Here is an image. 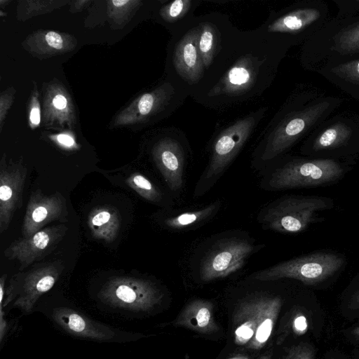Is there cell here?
<instances>
[{
	"instance_id": "obj_1",
	"label": "cell",
	"mask_w": 359,
	"mask_h": 359,
	"mask_svg": "<svg viewBox=\"0 0 359 359\" xmlns=\"http://www.w3.org/2000/svg\"><path fill=\"white\" fill-rule=\"evenodd\" d=\"M279 46L257 29L241 31L230 22L217 55L189 95L198 103L217 110L255 99L273 81Z\"/></svg>"
},
{
	"instance_id": "obj_2",
	"label": "cell",
	"mask_w": 359,
	"mask_h": 359,
	"mask_svg": "<svg viewBox=\"0 0 359 359\" xmlns=\"http://www.w3.org/2000/svg\"><path fill=\"white\" fill-rule=\"evenodd\" d=\"M284 297L273 292L253 290L238 294L225 303L227 329L222 352L260 355L275 348Z\"/></svg>"
},
{
	"instance_id": "obj_3",
	"label": "cell",
	"mask_w": 359,
	"mask_h": 359,
	"mask_svg": "<svg viewBox=\"0 0 359 359\" xmlns=\"http://www.w3.org/2000/svg\"><path fill=\"white\" fill-rule=\"evenodd\" d=\"M266 111V107L259 108L237 119L217 135L209 163L196 187V196L205 194L217 182L250 137Z\"/></svg>"
},
{
	"instance_id": "obj_4",
	"label": "cell",
	"mask_w": 359,
	"mask_h": 359,
	"mask_svg": "<svg viewBox=\"0 0 359 359\" xmlns=\"http://www.w3.org/2000/svg\"><path fill=\"white\" fill-rule=\"evenodd\" d=\"M104 305L137 315L154 314L162 308L165 293L154 282L133 276L109 278L97 293Z\"/></svg>"
},
{
	"instance_id": "obj_5",
	"label": "cell",
	"mask_w": 359,
	"mask_h": 359,
	"mask_svg": "<svg viewBox=\"0 0 359 359\" xmlns=\"http://www.w3.org/2000/svg\"><path fill=\"white\" fill-rule=\"evenodd\" d=\"M65 265L61 260L37 264L26 272L14 274L6 286L7 274L0 278V309L10 304L23 313H32L39 299L50 290L63 272Z\"/></svg>"
},
{
	"instance_id": "obj_6",
	"label": "cell",
	"mask_w": 359,
	"mask_h": 359,
	"mask_svg": "<svg viewBox=\"0 0 359 359\" xmlns=\"http://www.w3.org/2000/svg\"><path fill=\"white\" fill-rule=\"evenodd\" d=\"M330 205V200L322 196H285L262 212L260 222L266 229L280 233H300L315 221L318 212Z\"/></svg>"
},
{
	"instance_id": "obj_7",
	"label": "cell",
	"mask_w": 359,
	"mask_h": 359,
	"mask_svg": "<svg viewBox=\"0 0 359 359\" xmlns=\"http://www.w3.org/2000/svg\"><path fill=\"white\" fill-rule=\"evenodd\" d=\"M344 263L342 257L337 254L317 252L277 264L255 273L251 278L259 281L292 278L306 285H315L333 276Z\"/></svg>"
},
{
	"instance_id": "obj_8",
	"label": "cell",
	"mask_w": 359,
	"mask_h": 359,
	"mask_svg": "<svg viewBox=\"0 0 359 359\" xmlns=\"http://www.w3.org/2000/svg\"><path fill=\"white\" fill-rule=\"evenodd\" d=\"M198 19L194 17L173 32L172 83L188 95L201 81L205 69L198 47Z\"/></svg>"
},
{
	"instance_id": "obj_9",
	"label": "cell",
	"mask_w": 359,
	"mask_h": 359,
	"mask_svg": "<svg viewBox=\"0 0 359 359\" xmlns=\"http://www.w3.org/2000/svg\"><path fill=\"white\" fill-rule=\"evenodd\" d=\"M46 315L69 334L88 340L107 343H128L147 335L123 330L100 323L75 308L67 305L53 306Z\"/></svg>"
},
{
	"instance_id": "obj_10",
	"label": "cell",
	"mask_w": 359,
	"mask_h": 359,
	"mask_svg": "<svg viewBox=\"0 0 359 359\" xmlns=\"http://www.w3.org/2000/svg\"><path fill=\"white\" fill-rule=\"evenodd\" d=\"M329 105L319 103L303 111L272 120L264 130L257 149L262 161H269L287 149Z\"/></svg>"
},
{
	"instance_id": "obj_11",
	"label": "cell",
	"mask_w": 359,
	"mask_h": 359,
	"mask_svg": "<svg viewBox=\"0 0 359 359\" xmlns=\"http://www.w3.org/2000/svg\"><path fill=\"white\" fill-rule=\"evenodd\" d=\"M344 169L334 160H294L277 168L271 175L269 187L272 190L325 185L339 180Z\"/></svg>"
},
{
	"instance_id": "obj_12",
	"label": "cell",
	"mask_w": 359,
	"mask_h": 359,
	"mask_svg": "<svg viewBox=\"0 0 359 359\" xmlns=\"http://www.w3.org/2000/svg\"><path fill=\"white\" fill-rule=\"evenodd\" d=\"M255 250L252 243L243 238L232 237L219 241L201 259L200 279L206 283L229 276L241 269Z\"/></svg>"
},
{
	"instance_id": "obj_13",
	"label": "cell",
	"mask_w": 359,
	"mask_h": 359,
	"mask_svg": "<svg viewBox=\"0 0 359 359\" xmlns=\"http://www.w3.org/2000/svg\"><path fill=\"white\" fill-rule=\"evenodd\" d=\"M67 230L64 224L44 227L29 238L15 240L4 250V255L9 260H17L22 271L53 251Z\"/></svg>"
},
{
	"instance_id": "obj_14",
	"label": "cell",
	"mask_w": 359,
	"mask_h": 359,
	"mask_svg": "<svg viewBox=\"0 0 359 359\" xmlns=\"http://www.w3.org/2000/svg\"><path fill=\"white\" fill-rule=\"evenodd\" d=\"M69 212L65 196L60 192L46 195L40 189L32 192L22 224L23 238H29L53 222H67Z\"/></svg>"
},
{
	"instance_id": "obj_15",
	"label": "cell",
	"mask_w": 359,
	"mask_h": 359,
	"mask_svg": "<svg viewBox=\"0 0 359 359\" xmlns=\"http://www.w3.org/2000/svg\"><path fill=\"white\" fill-rule=\"evenodd\" d=\"M170 324L210 340L226 337V331L216 316L215 304L206 299H194L187 302Z\"/></svg>"
},
{
	"instance_id": "obj_16",
	"label": "cell",
	"mask_w": 359,
	"mask_h": 359,
	"mask_svg": "<svg viewBox=\"0 0 359 359\" xmlns=\"http://www.w3.org/2000/svg\"><path fill=\"white\" fill-rule=\"evenodd\" d=\"M27 169L19 164L6 165L0 168V233L6 231L13 215L21 205Z\"/></svg>"
},
{
	"instance_id": "obj_17",
	"label": "cell",
	"mask_w": 359,
	"mask_h": 359,
	"mask_svg": "<svg viewBox=\"0 0 359 359\" xmlns=\"http://www.w3.org/2000/svg\"><path fill=\"white\" fill-rule=\"evenodd\" d=\"M319 15V11L313 8L272 12L257 30L266 39L278 43L282 36L297 34L316 20Z\"/></svg>"
},
{
	"instance_id": "obj_18",
	"label": "cell",
	"mask_w": 359,
	"mask_h": 359,
	"mask_svg": "<svg viewBox=\"0 0 359 359\" xmlns=\"http://www.w3.org/2000/svg\"><path fill=\"white\" fill-rule=\"evenodd\" d=\"M198 47L205 72L211 66L223 41L229 18L219 13L198 16Z\"/></svg>"
},
{
	"instance_id": "obj_19",
	"label": "cell",
	"mask_w": 359,
	"mask_h": 359,
	"mask_svg": "<svg viewBox=\"0 0 359 359\" xmlns=\"http://www.w3.org/2000/svg\"><path fill=\"white\" fill-rule=\"evenodd\" d=\"M154 158L164 180L173 191L183 184L184 155L179 142L170 137L162 140L154 151Z\"/></svg>"
},
{
	"instance_id": "obj_20",
	"label": "cell",
	"mask_w": 359,
	"mask_h": 359,
	"mask_svg": "<svg viewBox=\"0 0 359 359\" xmlns=\"http://www.w3.org/2000/svg\"><path fill=\"white\" fill-rule=\"evenodd\" d=\"M121 223L120 212L109 205L95 207L88 217V225L93 237L108 243H112L117 238Z\"/></svg>"
},
{
	"instance_id": "obj_21",
	"label": "cell",
	"mask_w": 359,
	"mask_h": 359,
	"mask_svg": "<svg viewBox=\"0 0 359 359\" xmlns=\"http://www.w3.org/2000/svg\"><path fill=\"white\" fill-rule=\"evenodd\" d=\"M308 329L309 322L303 309L298 306L289 308L280 320L275 347L283 345L289 338L304 334Z\"/></svg>"
},
{
	"instance_id": "obj_22",
	"label": "cell",
	"mask_w": 359,
	"mask_h": 359,
	"mask_svg": "<svg viewBox=\"0 0 359 359\" xmlns=\"http://www.w3.org/2000/svg\"><path fill=\"white\" fill-rule=\"evenodd\" d=\"M200 3L199 0L170 1L161 8V16L173 33L195 17L194 11Z\"/></svg>"
},
{
	"instance_id": "obj_23",
	"label": "cell",
	"mask_w": 359,
	"mask_h": 359,
	"mask_svg": "<svg viewBox=\"0 0 359 359\" xmlns=\"http://www.w3.org/2000/svg\"><path fill=\"white\" fill-rule=\"evenodd\" d=\"M219 206V202H215L197 210L188 211L170 217L164 222L172 229H186L208 219L217 211Z\"/></svg>"
},
{
	"instance_id": "obj_24",
	"label": "cell",
	"mask_w": 359,
	"mask_h": 359,
	"mask_svg": "<svg viewBox=\"0 0 359 359\" xmlns=\"http://www.w3.org/2000/svg\"><path fill=\"white\" fill-rule=\"evenodd\" d=\"M126 184L143 198L154 203L161 201L162 194L147 177L135 172L131 174L126 181Z\"/></svg>"
},
{
	"instance_id": "obj_25",
	"label": "cell",
	"mask_w": 359,
	"mask_h": 359,
	"mask_svg": "<svg viewBox=\"0 0 359 359\" xmlns=\"http://www.w3.org/2000/svg\"><path fill=\"white\" fill-rule=\"evenodd\" d=\"M350 130L344 125L337 123L325 130L316 140L315 150L329 149L339 145L346 140Z\"/></svg>"
},
{
	"instance_id": "obj_26",
	"label": "cell",
	"mask_w": 359,
	"mask_h": 359,
	"mask_svg": "<svg viewBox=\"0 0 359 359\" xmlns=\"http://www.w3.org/2000/svg\"><path fill=\"white\" fill-rule=\"evenodd\" d=\"M338 50L341 53H353L359 50V23L344 30L337 41Z\"/></svg>"
},
{
	"instance_id": "obj_27",
	"label": "cell",
	"mask_w": 359,
	"mask_h": 359,
	"mask_svg": "<svg viewBox=\"0 0 359 359\" xmlns=\"http://www.w3.org/2000/svg\"><path fill=\"white\" fill-rule=\"evenodd\" d=\"M315 355L313 346L306 343H299L287 348L285 353L278 359H315Z\"/></svg>"
},
{
	"instance_id": "obj_28",
	"label": "cell",
	"mask_w": 359,
	"mask_h": 359,
	"mask_svg": "<svg viewBox=\"0 0 359 359\" xmlns=\"http://www.w3.org/2000/svg\"><path fill=\"white\" fill-rule=\"evenodd\" d=\"M259 355L247 353L221 351L216 359H257Z\"/></svg>"
},
{
	"instance_id": "obj_29",
	"label": "cell",
	"mask_w": 359,
	"mask_h": 359,
	"mask_svg": "<svg viewBox=\"0 0 359 359\" xmlns=\"http://www.w3.org/2000/svg\"><path fill=\"white\" fill-rule=\"evenodd\" d=\"M46 41L50 47L57 50L61 49L63 46L62 38L55 32H48L46 34Z\"/></svg>"
},
{
	"instance_id": "obj_30",
	"label": "cell",
	"mask_w": 359,
	"mask_h": 359,
	"mask_svg": "<svg viewBox=\"0 0 359 359\" xmlns=\"http://www.w3.org/2000/svg\"><path fill=\"white\" fill-rule=\"evenodd\" d=\"M67 99L62 95H57L53 100V104L57 109L61 110L67 106Z\"/></svg>"
},
{
	"instance_id": "obj_31",
	"label": "cell",
	"mask_w": 359,
	"mask_h": 359,
	"mask_svg": "<svg viewBox=\"0 0 359 359\" xmlns=\"http://www.w3.org/2000/svg\"><path fill=\"white\" fill-rule=\"evenodd\" d=\"M57 141L67 147H71L74 144V139L69 135L61 134L57 136Z\"/></svg>"
},
{
	"instance_id": "obj_32",
	"label": "cell",
	"mask_w": 359,
	"mask_h": 359,
	"mask_svg": "<svg viewBox=\"0 0 359 359\" xmlns=\"http://www.w3.org/2000/svg\"><path fill=\"white\" fill-rule=\"evenodd\" d=\"M29 119L32 124L34 126H37L40 123V111L37 107L32 109Z\"/></svg>"
},
{
	"instance_id": "obj_33",
	"label": "cell",
	"mask_w": 359,
	"mask_h": 359,
	"mask_svg": "<svg viewBox=\"0 0 359 359\" xmlns=\"http://www.w3.org/2000/svg\"><path fill=\"white\" fill-rule=\"evenodd\" d=\"M349 307L352 309H359V287L350 299Z\"/></svg>"
},
{
	"instance_id": "obj_34",
	"label": "cell",
	"mask_w": 359,
	"mask_h": 359,
	"mask_svg": "<svg viewBox=\"0 0 359 359\" xmlns=\"http://www.w3.org/2000/svg\"><path fill=\"white\" fill-rule=\"evenodd\" d=\"M275 348H271L262 354H260L257 359H273Z\"/></svg>"
},
{
	"instance_id": "obj_35",
	"label": "cell",
	"mask_w": 359,
	"mask_h": 359,
	"mask_svg": "<svg viewBox=\"0 0 359 359\" xmlns=\"http://www.w3.org/2000/svg\"><path fill=\"white\" fill-rule=\"evenodd\" d=\"M351 333L355 338L359 339V325L355 327Z\"/></svg>"
},
{
	"instance_id": "obj_36",
	"label": "cell",
	"mask_w": 359,
	"mask_h": 359,
	"mask_svg": "<svg viewBox=\"0 0 359 359\" xmlns=\"http://www.w3.org/2000/svg\"><path fill=\"white\" fill-rule=\"evenodd\" d=\"M128 1H120V0H114L112 1V4L116 6H122L127 4Z\"/></svg>"
},
{
	"instance_id": "obj_37",
	"label": "cell",
	"mask_w": 359,
	"mask_h": 359,
	"mask_svg": "<svg viewBox=\"0 0 359 359\" xmlns=\"http://www.w3.org/2000/svg\"><path fill=\"white\" fill-rule=\"evenodd\" d=\"M355 76H359V61H358L355 63Z\"/></svg>"
}]
</instances>
